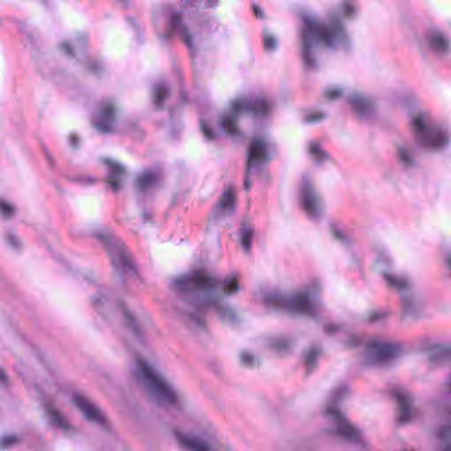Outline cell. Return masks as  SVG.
I'll use <instances>...</instances> for the list:
<instances>
[{
    "instance_id": "1",
    "label": "cell",
    "mask_w": 451,
    "mask_h": 451,
    "mask_svg": "<svg viewBox=\"0 0 451 451\" xmlns=\"http://www.w3.org/2000/svg\"><path fill=\"white\" fill-rule=\"evenodd\" d=\"M136 378L157 402L167 405L177 404V395L166 379L149 362L139 358L136 360Z\"/></svg>"
},
{
    "instance_id": "2",
    "label": "cell",
    "mask_w": 451,
    "mask_h": 451,
    "mask_svg": "<svg viewBox=\"0 0 451 451\" xmlns=\"http://www.w3.org/2000/svg\"><path fill=\"white\" fill-rule=\"evenodd\" d=\"M412 127L418 142L427 148L441 149L448 142V135L444 130L428 116L417 115Z\"/></svg>"
},
{
    "instance_id": "3",
    "label": "cell",
    "mask_w": 451,
    "mask_h": 451,
    "mask_svg": "<svg viewBox=\"0 0 451 451\" xmlns=\"http://www.w3.org/2000/svg\"><path fill=\"white\" fill-rule=\"evenodd\" d=\"M100 239L102 244L105 246L106 250L110 258H112L113 263L116 267L126 272L135 271V265L132 257L130 256L126 247L120 243V241L108 234L101 235Z\"/></svg>"
},
{
    "instance_id": "4",
    "label": "cell",
    "mask_w": 451,
    "mask_h": 451,
    "mask_svg": "<svg viewBox=\"0 0 451 451\" xmlns=\"http://www.w3.org/2000/svg\"><path fill=\"white\" fill-rule=\"evenodd\" d=\"M300 204L309 217L316 219L321 215V203L312 183L303 180L300 189Z\"/></svg>"
},
{
    "instance_id": "5",
    "label": "cell",
    "mask_w": 451,
    "mask_h": 451,
    "mask_svg": "<svg viewBox=\"0 0 451 451\" xmlns=\"http://www.w3.org/2000/svg\"><path fill=\"white\" fill-rule=\"evenodd\" d=\"M73 403L88 421L102 427H106L108 425L105 414L88 397L80 394H75L73 396Z\"/></svg>"
},
{
    "instance_id": "6",
    "label": "cell",
    "mask_w": 451,
    "mask_h": 451,
    "mask_svg": "<svg viewBox=\"0 0 451 451\" xmlns=\"http://www.w3.org/2000/svg\"><path fill=\"white\" fill-rule=\"evenodd\" d=\"M178 288L183 289H207L214 285V280L209 275L203 272H196L190 276H184L176 281Z\"/></svg>"
},
{
    "instance_id": "7",
    "label": "cell",
    "mask_w": 451,
    "mask_h": 451,
    "mask_svg": "<svg viewBox=\"0 0 451 451\" xmlns=\"http://www.w3.org/2000/svg\"><path fill=\"white\" fill-rule=\"evenodd\" d=\"M306 23H307L308 30L313 34H316L322 44L328 47L333 46V43H334V36H335L333 29L326 27L325 25H323V24L316 23V21H313V20H307Z\"/></svg>"
},
{
    "instance_id": "8",
    "label": "cell",
    "mask_w": 451,
    "mask_h": 451,
    "mask_svg": "<svg viewBox=\"0 0 451 451\" xmlns=\"http://www.w3.org/2000/svg\"><path fill=\"white\" fill-rule=\"evenodd\" d=\"M176 438L177 441L180 443L183 447L191 450L197 451H206L209 449V446L197 437L190 435V434H184L181 432H177L176 433Z\"/></svg>"
},
{
    "instance_id": "9",
    "label": "cell",
    "mask_w": 451,
    "mask_h": 451,
    "mask_svg": "<svg viewBox=\"0 0 451 451\" xmlns=\"http://www.w3.org/2000/svg\"><path fill=\"white\" fill-rule=\"evenodd\" d=\"M267 153L265 143L262 139H255L250 146L249 160L251 162H263L267 158Z\"/></svg>"
},
{
    "instance_id": "10",
    "label": "cell",
    "mask_w": 451,
    "mask_h": 451,
    "mask_svg": "<svg viewBox=\"0 0 451 451\" xmlns=\"http://www.w3.org/2000/svg\"><path fill=\"white\" fill-rule=\"evenodd\" d=\"M115 115V109L114 105L110 103H107L103 106L101 109L100 119L96 122L99 129L104 131V132H109V130H111V127L109 126V122L112 121Z\"/></svg>"
},
{
    "instance_id": "11",
    "label": "cell",
    "mask_w": 451,
    "mask_h": 451,
    "mask_svg": "<svg viewBox=\"0 0 451 451\" xmlns=\"http://www.w3.org/2000/svg\"><path fill=\"white\" fill-rule=\"evenodd\" d=\"M46 413H47L48 416L51 419V421L58 428H61L63 430H68L71 428L67 419L64 416V414H62L60 411L58 410V408L49 404L46 406Z\"/></svg>"
},
{
    "instance_id": "12",
    "label": "cell",
    "mask_w": 451,
    "mask_h": 451,
    "mask_svg": "<svg viewBox=\"0 0 451 451\" xmlns=\"http://www.w3.org/2000/svg\"><path fill=\"white\" fill-rule=\"evenodd\" d=\"M429 44L433 50L438 53H441V54H444L446 52H448V49H449L448 39L446 38L444 34H441L440 32L431 33L430 36H429Z\"/></svg>"
},
{
    "instance_id": "13",
    "label": "cell",
    "mask_w": 451,
    "mask_h": 451,
    "mask_svg": "<svg viewBox=\"0 0 451 451\" xmlns=\"http://www.w3.org/2000/svg\"><path fill=\"white\" fill-rule=\"evenodd\" d=\"M350 104L355 111L360 115H366L372 110V105L367 99L361 95H353L350 98Z\"/></svg>"
},
{
    "instance_id": "14",
    "label": "cell",
    "mask_w": 451,
    "mask_h": 451,
    "mask_svg": "<svg viewBox=\"0 0 451 451\" xmlns=\"http://www.w3.org/2000/svg\"><path fill=\"white\" fill-rule=\"evenodd\" d=\"M302 58L305 61L306 65L312 67L314 65V58L312 55V45L309 39L308 32H302Z\"/></svg>"
},
{
    "instance_id": "15",
    "label": "cell",
    "mask_w": 451,
    "mask_h": 451,
    "mask_svg": "<svg viewBox=\"0 0 451 451\" xmlns=\"http://www.w3.org/2000/svg\"><path fill=\"white\" fill-rule=\"evenodd\" d=\"M236 204V191L234 187H228L222 194L221 199V207L226 211L234 210Z\"/></svg>"
},
{
    "instance_id": "16",
    "label": "cell",
    "mask_w": 451,
    "mask_h": 451,
    "mask_svg": "<svg viewBox=\"0 0 451 451\" xmlns=\"http://www.w3.org/2000/svg\"><path fill=\"white\" fill-rule=\"evenodd\" d=\"M292 305L301 312L308 313L311 309L309 297L306 295H298L293 300Z\"/></svg>"
},
{
    "instance_id": "17",
    "label": "cell",
    "mask_w": 451,
    "mask_h": 451,
    "mask_svg": "<svg viewBox=\"0 0 451 451\" xmlns=\"http://www.w3.org/2000/svg\"><path fill=\"white\" fill-rule=\"evenodd\" d=\"M156 174L154 172H146L142 174L138 179V185L141 190H148L149 188L153 186V184L156 182Z\"/></svg>"
},
{
    "instance_id": "18",
    "label": "cell",
    "mask_w": 451,
    "mask_h": 451,
    "mask_svg": "<svg viewBox=\"0 0 451 451\" xmlns=\"http://www.w3.org/2000/svg\"><path fill=\"white\" fill-rule=\"evenodd\" d=\"M309 152L314 158H316L318 160H324L328 157L325 151L316 143H312L309 145Z\"/></svg>"
},
{
    "instance_id": "19",
    "label": "cell",
    "mask_w": 451,
    "mask_h": 451,
    "mask_svg": "<svg viewBox=\"0 0 451 451\" xmlns=\"http://www.w3.org/2000/svg\"><path fill=\"white\" fill-rule=\"evenodd\" d=\"M333 28L334 34H337L343 41H346L347 36H346V30H345L341 21H339L338 18H334L333 20Z\"/></svg>"
},
{
    "instance_id": "20",
    "label": "cell",
    "mask_w": 451,
    "mask_h": 451,
    "mask_svg": "<svg viewBox=\"0 0 451 451\" xmlns=\"http://www.w3.org/2000/svg\"><path fill=\"white\" fill-rule=\"evenodd\" d=\"M223 127L227 133L233 134V135L238 133L237 124L233 117L228 116V115L223 119Z\"/></svg>"
},
{
    "instance_id": "21",
    "label": "cell",
    "mask_w": 451,
    "mask_h": 451,
    "mask_svg": "<svg viewBox=\"0 0 451 451\" xmlns=\"http://www.w3.org/2000/svg\"><path fill=\"white\" fill-rule=\"evenodd\" d=\"M252 240H253V232H252V230L249 229V230L245 231L243 234H242V238H241V244H242V247L244 248L245 251H248L251 250Z\"/></svg>"
},
{
    "instance_id": "22",
    "label": "cell",
    "mask_w": 451,
    "mask_h": 451,
    "mask_svg": "<svg viewBox=\"0 0 451 451\" xmlns=\"http://www.w3.org/2000/svg\"><path fill=\"white\" fill-rule=\"evenodd\" d=\"M168 95H169V90L166 87L160 86L155 92V103L158 105L161 104L165 101V99L168 97Z\"/></svg>"
},
{
    "instance_id": "23",
    "label": "cell",
    "mask_w": 451,
    "mask_h": 451,
    "mask_svg": "<svg viewBox=\"0 0 451 451\" xmlns=\"http://www.w3.org/2000/svg\"><path fill=\"white\" fill-rule=\"evenodd\" d=\"M318 353L319 351L316 348H313L311 351H309V354L306 358V365L309 368H311V367H313V366H315L317 358H318Z\"/></svg>"
},
{
    "instance_id": "24",
    "label": "cell",
    "mask_w": 451,
    "mask_h": 451,
    "mask_svg": "<svg viewBox=\"0 0 451 451\" xmlns=\"http://www.w3.org/2000/svg\"><path fill=\"white\" fill-rule=\"evenodd\" d=\"M1 211H2L4 217L7 218V219L12 217L14 214V207L11 203L5 202V201L1 202Z\"/></svg>"
},
{
    "instance_id": "25",
    "label": "cell",
    "mask_w": 451,
    "mask_h": 451,
    "mask_svg": "<svg viewBox=\"0 0 451 451\" xmlns=\"http://www.w3.org/2000/svg\"><path fill=\"white\" fill-rule=\"evenodd\" d=\"M264 46L267 51H273L277 47V40L271 35H267L264 39Z\"/></svg>"
},
{
    "instance_id": "26",
    "label": "cell",
    "mask_w": 451,
    "mask_h": 451,
    "mask_svg": "<svg viewBox=\"0 0 451 451\" xmlns=\"http://www.w3.org/2000/svg\"><path fill=\"white\" fill-rule=\"evenodd\" d=\"M241 360L242 363L245 364V365H247V366H252L254 364L255 361H256V359H255V357L252 354L246 353L241 354Z\"/></svg>"
},
{
    "instance_id": "27",
    "label": "cell",
    "mask_w": 451,
    "mask_h": 451,
    "mask_svg": "<svg viewBox=\"0 0 451 451\" xmlns=\"http://www.w3.org/2000/svg\"><path fill=\"white\" fill-rule=\"evenodd\" d=\"M341 95H342V92L340 91V90L338 89H330V90H328L327 93H326L327 98L332 100V101H334V100L339 99V97L341 96Z\"/></svg>"
},
{
    "instance_id": "28",
    "label": "cell",
    "mask_w": 451,
    "mask_h": 451,
    "mask_svg": "<svg viewBox=\"0 0 451 451\" xmlns=\"http://www.w3.org/2000/svg\"><path fill=\"white\" fill-rule=\"evenodd\" d=\"M18 439L15 435H8V436L3 438L2 446L3 447H10L12 445H14V443H16Z\"/></svg>"
},
{
    "instance_id": "29",
    "label": "cell",
    "mask_w": 451,
    "mask_h": 451,
    "mask_svg": "<svg viewBox=\"0 0 451 451\" xmlns=\"http://www.w3.org/2000/svg\"><path fill=\"white\" fill-rule=\"evenodd\" d=\"M344 13L346 17H352L355 13V8L351 3L344 4Z\"/></svg>"
},
{
    "instance_id": "30",
    "label": "cell",
    "mask_w": 451,
    "mask_h": 451,
    "mask_svg": "<svg viewBox=\"0 0 451 451\" xmlns=\"http://www.w3.org/2000/svg\"><path fill=\"white\" fill-rule=\"evenodd\" d=\"M324 117V114L322 112L313 113L307 117V121L309 122H318Z\"/></svg>"
},
{
    "instance_id": "31",
    "label": "cell",
    "mask_w": 451,
    "mask_h": 451,
    "mask_svg": "<svg viewBox=\"0 0 451 451\" xmlns=\"http://www.w3.org/2000/svg\"><path fill=\"white\" fill-rule=\"evenodd\" d=\"M7 240L9 241V243H10L11 246H13V248L14 249H20L21 248V243H20V241L18 240L17 238L14 234H8V236H7Z\"/></svg>"
},
{
    "instance_id": "32",
    "label": "cell",
    "mask_w": 451,
    "mask_h": 451,
    "mask_svg": "<svg viewBox=\"0 0 451 451\" xmlns=\"http://www.w3.org/2000/svg\"><path fill=\"white\" fill-rule=\"evenodd\" d=\"M201 128H202V131H203V133L204 135L207 136V138H209V139H214V133L212 130L208 127V126L204 124V122H202V125H201Z\"/></svg>"
},
{
    "instance_id": "33",
    "label": "cell",
    "mask_w": 451,
    "mask_h": 451,
    "mask_svg": "<svg viewBox=\"0 0 451 451\" xmlns=\"http://www.w3.org/2000/svg\"><path fill=\"white\" fill-rule=\"evenodd\" d=\"M236 289H237V281L230 282V284L227 288V292L232 293L233 291H235Z\"/></svg>"
},
{
    "instance_id": "34",
    "label": "cell",
    "mask_w": 451,
    "mask_h": 451,
    "mask_svg": "<svg viewBox=\"0 0 451 451\" xmlns=\"http://www.w3.org/2000/svg\"><path fill=\"white\" fill-rule=\"evenodd\" d=\"M253 11H254L255 14H256L258 17H262L263 12H262L261 9H260L259 7L254 6V7H253Z\"/></svg>"
}]
</instances>
